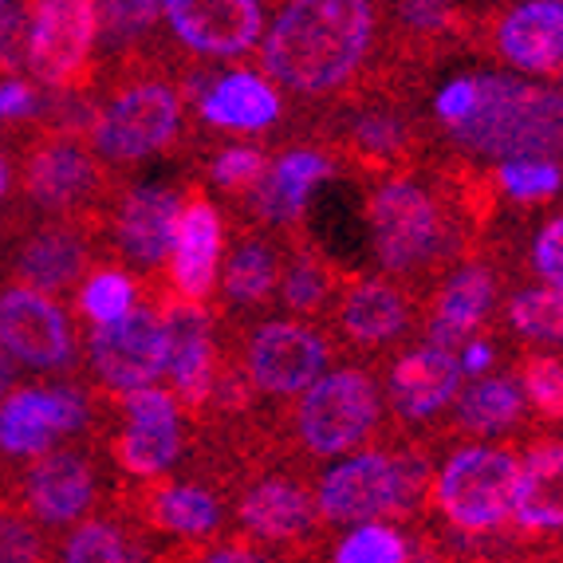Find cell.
I'll use <instances>...</instances> for the list:
<instances>
[{"instance_id":"1","label":"cell","mask_w":563,"mask_h":563,"mask_svg":"<svg viewBox=\"0 0 563 563\" xmlns=\"http://www.w3.org/2000/svg\"><path fill=\"white\" fill-rule=\"evenodd\" d=\"M375 0H288L264 32V71L296 95H331L363 71Z\"/></svg>"},{"instance_id":"2","label":"cell","mask_w":563,"mask_h":563,"mask_svg":"<svg viewBox=\"0 0 563 563\" xmlns=\"http://www.w3.org/2000/svg\"><path fill=\"white\" fill-rule=\"evenodd\" d=\"M453 142L477 158H560L563 91L517 76H477V107L453 126Z\"/></svg>"},{"instance_id":"3","label":"cell","mask_w":563,"mask_h":563,"mask_svg":"<svg viewBox=\"0 0 563 563\" xmlns=\"http://www.w3.org/2000/svg\"><path fill=\"white\" fill-rule=\"evenodd\" d=\"M426 465L386 453H358L339 461L320 485V512L343 525H366L386 512H406L418 500Z\"/></svg>"},{"instance_id":"4","label":"cell","mask_w":563,"mask_h":563,"mask_svg":"<svg viewBox=\"0 0 563 563\" xmlns=\"http://www.w3.org/2000/svg\"><path fill=\"white\" fill-rule=\"evenodd\" d=\"M517 473L520 461L505 450L488 445H470L457 450L438 473L433 497L445 520L465 532H488L508 520L512 497H517Z\"/></svg>"},{"instance_id":"5","label":"cell","mask_w":563,"mask_h":563,"mask_svg":"<svg viewBox=\"0 0 563 563\" xmlns=\"http://www.w3.org/2000/svg\"><path fill=\"white\" fill-rule=\"evenodd\" d=\"M378 422V390L366 371L343 366L320 375L308 386V395L296 413L300 438L316 457H335V453L355 450L366 442V433Z\"/></svg>"},{"instance_id":"6","label":"cell","mask_w":563,"mask_h":563,"mask_svg":"<svg viewBox=\"0 0 563 563\" xmlns=\"http://www.w3.org/2000/svg\"><path fill=\"white\" fill-rule=\"evenodd\" d=\"M178 91L162 79H142V84L122 87L111 99V107H103L95 119V151L111 162L151 158L178 134Z\"/></svg>"},{"instance_id":"7","label":"cell","mask_w":563,"mask_h":563,"mask_svg":"<svg viewBox=\"0 0 563 563\" xmlns=\"http://www.w3.org/2000/svg\"><path fill=\"white\" fill-rule=\"evenodd\" d=\"M366 221H371L375 256L390 273H413L442 249V213L422 186L406 178L375 189Z\"/></svg>"},{"instance_id":"8","label":"cell","mask_w":563,"mask_h":563,"mask_svg":"<svg viewBox=\"0 0 563 563\" xmlns=\"http://www.w3.org/2000/svg\"><path fill=\"white\" fill-rule=\"evenodd\" d=\"M29 67L44 87H71L91 64L99 20L95 0H32Z\"/></svg>"},{"instance_id":"9","label":"cell","mask_w":563,"mask_h":563,"mask_svg":"<svg viewBox=\"0 0 563 563\" xmlns=\"http://www.w3.org/2000/svg\"><path fill=\"white\" fill-rule=\"evenodd\" d=\"M166 24L198 56L233 59L264 40L261 0H162Z\"/></svg>"},{"instance_id":"10","label":"cell","mask_w":563,"mask_h":563,"mask_svg":"<svg viewBox=\"0 0 563 563\" xmlns=\"http://www.w3.org/2000/svg\"><path fill=\"white\" fill-rule=\"evenodd\" d=\"M91 366L114 390L151 386L166 371V328L154 311L131 308L122 320L99 323L91 335Z\"/></svg>"},{"instance_id":"11","label":"cell","mask_w":563,"mask_h":563,"mask_svg":"<svg viewBox=\"0 0 563 563\" xmlns=\"http://www.w3.org/2000/svg\"><path fill=\"white\" fill-rule=\"evenodd\" d=\"M328 366V343L300 323H264L249 339V378L264 395H300Z\"/></svg>"},{"instance_id":"12","label":"cell","mask_w":563,"mask_h":563,"mask_svg":"<svg viewBox=\"0 0 563 563\" xmlns=\"http://www.w3.org/2000/svg\"><path fill=\"white\" fill-rule=\"evenodd\" d=\"M0 347L29 366H64L71 358V328L44 291L9 288L0 291Z\"/></svg>"},{"instance_id":"13","label":"cell","mask_w":563,"mask_h":563,"mask_svg":"<svg viewBox=\"0 0 563 563\" xmlns=\"http://www.w3.org/2000/svg\"><path fill=\"white\" fill-rule=\"evenodd\" d=\"M87 406L76 390H16L0 402V450L32 457L52 445L56 433L79 430Z\"/></svg>"},{"instance_id":"14","label":"cell","mask_w":563,"mask_h":563,"mask_svg":"<svg viewBox=\"0 0 563 563\" xmlns=\"http://www.w3.org/2000/svg\"><path fill=\"white\" fill-rule=\"evenodd\" d=\"M500 59L532 76H555L563 67V0H525L493 29Z\"/></svg>"},{"instance_id":"15","label":"cell","mask_w":563,"mask_h":563,"mask_svg":"<svg viewBox=\"0 0 563 563\" xmlns=\"http://www.w3.org/2000/svg\"><path fill=\"white\" fill-rule=\"evenodd\" d=\"M24 181H29V194L44 209H71L95 194V186H99V166H95V158L79 142L52 139V142H44L36 154H29Z\"/></svg>"},{"instance_id":"16","label":"cell","mask_w":563,"mask_h":563,"mask_svg":"<svg viewBox=\"0 0 563 563\" xmlns=\"http://www.w3.org/2000/svg\"><path fill=\"white\" fill-rule=\"evenodd\" d=\"M217 261H221V217L209 201H186L174 233V280L186 300H201L213 291Z\"/></svg>"},{"instance_id":"17","label":"cell","mask_w":563,"mask_h":563,"mask_svg":"<svg viewBox=\"0 0 563 563\" xmlns=\"http://www.w3.org/2000/svg\"><path fill=\"white\" fill-rule=\"evenodd\" d=\"M181 201L162 186H139L119 209V244L139 264H162L174 253Z\"/></svg>"},{"instance_id":"18","label":"cell","mask_w":563,"mask_h":563,"mask_svg":"<svg viewBox=\"0 0 563 563\" xmlns=\"http://www.w3.org/2000/svg\"><path fill=\"white\" fill-rule=\"evenodd\" d=\"M280 95L273 91V84L253 71H233L209 84V91L201 95V119L217 131H236V134H256L268 131L280 119Z\"/></svg>"},{"instance_id":"19","label":"cell","mask_w":563,"mask_h":563,"mask_svg":"<svg viewBox=\"0 0 563 563\" xmlns=\"http://www.w3.org/2000/svg\"><path fill=\"white\" fill-rule=\"evenodd\" d=\"M166 371L178 383V395L189 406H201L213 390V347H209V320L201 308H169L166 320Z\"/></svg>"},{"instance_id":"20","label":"cell","mask_w":563,"mask_h":563,"mask_svg":"<svg viewBox=\"0 0 563 563\" xmlns=\"http://www.w3.org/2000/svg\"><path fill=\"white\" fill-rule=\"evenodd\" d=\"M461 386V363L453 358V351L442 347H422L410 351L406 358H398L395 375H390V395L402 418L418 422L438 413Z\"/></svg>"},{"instance_id":"21","label":"cell","mask_w":563,"mask_h":563,"mask_svg":"<svg viewBox=\"0 0 563 563\" xmlns=\"http://www.w3.org/2000/svg\"><path fill=\"white\" fill-rule=\"evenodd\" d=\"M95 497V477L76 453H47L29 473V505L47 525L76 520Z\"/></svg>"},{"instance_id":"22","label":"cell","mask_w":563,"mask_h":563,"mask_svg":"<svg viewBox=\"0 0 563 563\" xmlns=\"http://www.w3.org/2000/svg\"><path fill=\"white\" fill-rule=\"evenodd\" d=\"M512 517L520 528H563V445H544L520 465Z\"/></svg>"},{"instance_id":"23","label":"cell","mask_w":563,"mask_h":563,"mask_svg":"<svg viewBox=\"0 0 563 563\" xmlns=\"http://www.w3.org/2000/svg\"><path fill=\"white\" fill-rule=\"evenodd\" d=\"M241 520L261 540H291V536H303L311 528L316 500L291 481H261L244 493Z\"/></svg>"},{"instance_id":"24","label":"cell","mask_w":563,"mask_h":563,"mask_svg":"<svg viewBox=\"0 0 563 563\" xmlns=\"http://www.w3.org/2000/svg\"><path fill=\"white\" fill-rule=\"evenodd\" d=\"M331 174V158L320 151H288L264 174L256 189V209L268 221H296L308 206L311 189Z\"/></svg>"},{"instance_id":"25","label":"cell","mask_w":563,"mask_h":563,"mask_svg":"<svg viewBox=\"0 0 563 563\" xmlns=\"http://www.w3.org/2000/svg\"><path fill=\"white\" fill-rule=\"evenodd\" d=\"M488 303H493V276L485 268H461L442 291L438 316L430 323V347H442V351L465 347L473 328L485 320Z\"/></svg>"},{"instance_id":"26","label":"cell","mask_w":563,"mask_h":563,"mask_svg":"<svg viewBox=\"0 0 563 563\" xmlns=\"http://www.w3.org/2000/svg\"><path fill=\"white\" fill-rule=\"evenodd\" d=\"M339 323L355 343H386L406 328V300L390 284L366 280L351 288V296L339 308Z\"/></svg>"},{"instance_id":"27","label":"cell","mask_w":563,"mask_h":563,"mask_svg":"<svg viewBox=\"0 0 563 563\" xmlns=\"http://www.w3.org/2000/svg\"><path fill=\"white\" fill-rule=\"evenodd\" d=\"M84 244L64 229H47L32 236L20 253V280L36 291H59L84 273Z\"/></svg>"},{"instance_id":"28","label":"cell","mask_w":563,"mask_h":563,"mask_svg":"<svg viewBox=\"0 0 563 563\" xmlns=\"http://www.w3.org/2000/svg\"><path fill=\"white\" fill-rule=\"evenodd\" d=\"M114 453H119L122 470L134 473V477H158L181 453L178 422H142V418H131V430L119 438Z\"/></svg>"},{"instance_id":"29","label":"cell","mask_w":563,"mask_h":563,"mask_svg":"<svg viewBox=\"0 0 563 563\" xmlns=\"http://www.w3.org/2000/svg\"><path fill=\"white\" fill-rule=\"evenodd\" d=\"M461 426L473 433H500L520 418V390L508 378H481L461 395Z\"/></svg>"},{"instance_id":"30","label":"cell","mask_w":563,"mask_h":563,"mask_svg":"<svg viewBox=\"0 0 563 563\" xmlns=\"http://www.w3.org/2000/svg\"><path fill=\"white\" fill-rule=\"evenodd\" d=\"M154 525L178 536H206L217 528V500L194 485L166 488L154 497Z\"/></svg>"},{"instance_id":"31","label":"cell","mask_w":563,"mask_h":563,"mask_svg":"<svg viewBox=\"0 0 563 563\" xmlns=\"http://www.w3.org/2000/svg\"><path fill=\"white\" fill-rule=\"evenodd\" d=\"M162 0H95V20H99V44L126 47L142 40L158 24Z\"/></svg>"},{"instance_id":"32","label":"cell","mask_w":563,"mask_h":563,"mask_svg":"<svg viewBox=\"0 0 563 563\" xmlns=\"http://www.w3.org/2000/svg\"><path fill=\"white\" fill-rule=\"evenodd\" d=\"M508 320L525 339L536 343H563V288H532L520 291Z\"/></svg>"},{"instance_id":"33","label":"cell","mask_w":563,"mask_h":563,"mask_svg":"<svg viewBox=\"0 0 563 563\" xmlns=\"http://www.w3.org/2000/svg\"><path fill=\"white\" fill-rule=\"evenodd\" d=\"M276 284V256L268 244L261 241H249L241 244L233 253V261H229L225 268V291L233 296V300L241 303H253V300H264L268 291H273Z\"/></svg>"},{"instance_id":"34","label":"cell","mask_w":563,"mask_h":563,"mask_svg":"<svg viewBox=\"0 0 563 563\" xmlns=\"http://www.w3.org/2000/svg\"><path fill=\"white\" fill-rule=\"evenodd\" d=\"M497 181L512 201H548L560 194L563 169L555 158H512L500 162Z\"/></svg>"},{"instance_id":"35","label":"cell","mask_w":563,"mask_h":563,"mask_svg":"<svg viewBox=\"0 0 563 563\" xmlns=\"http://www.w3.org/2000/svg\"><path fill=\"white\" fill-rule=\"evenodd\" d=\"M406 540L398 536V528L366 520L355 532L339 544L335 563H406Z\"/></svg>"},{"instance_id":"36","label":"cell","mask_w":563,"mask_h":563,"mask_svg":"<svg viewBox=\"0 0 563 563\" xmlns=\"http://www.w3.org/2000/svg\"><path fill=\"white\" fill-rule=\"evenodd\" d=\"M84 316L91 323H114L134 308V280L122 273H95L84 284Z\"/></svg>"},{"instance_id":"37","label":"cell","mask_w":563,"mask_h":563,"mask_svg":"<svg viewBox=\"0 0 563 563\" xmlns=\"http://www.w3.org/2000/svg\"><path fill=\"white\" fill-rule=\"evenodd\" d=\"M398 24L413 40H445L457 32V0H398Z\"/></svg>"},{"instance_id":"38","label":"cell","mask_w":563,"mask_h":563,"mask_svg":"<svg viewBox=\"0 0 563 563\" xmlns=\"http://www.w3.org/2000/svg\"><path fill=\"white\" fill-rule=\"evenodd\" d=\"M64 563H131V548L111 525L95 520V525H84L67 540Z\"/></svg>"},{"instance_id":"39","label":"cell","mask_w":563,"mask_h":563,"mask_svg":"<svg viewBox=\"0 0 563 563\" xmlns=\"http://www.w3.org/2000/svg\"><path fill=\"white\" fill-rule=\"evenodd\" d=\"M29 52H32V12L29 4H4L0 9V71H20L29 67Z\"/></svg>"},{"instance_id":"40","label":"cell","mask_w":563,"mask_h":563,"mask_svg":"<svg viewBox=\"0 0 563 563\" xmlns=\"http://www.w3.org/2000/svg\"><path fill=\"white\" fill-rule=\"evenodd\" d=\"M520 378H525V390L536 402V410L548 413V418H563V363L536 355L525 363Z\"/></svg>"},{"instance_id":"41","label":"cell","mask_w":563,"mask_h":563,"mask_svg":"<svg viewBox=\"0 0 563 563\" xmlns=\"http://www.w3.org/2000/svg\"><path fill=\"white\" fill-rule=\"evenodd\" d=\"M351 139L371 158H395V154L406 151V126L390 114H363L351 126Z\"/></svg>"},{"instance_id":"42","label":"cell","mask_w":563,"mask_h":563,"mask_svg":"<svg viewBox=\"0 0 563 563\" xmlns=\"http://www.w3.org/2000/svg\"><path fill=\"white\" fill-rule=\"evenodd\" d=\"M264 174H268V162L253 146H233V151H221L213 158V181L225 189H249L261 186Z\"/></svg>"},{"instance_id":"43","label":"cell","mask_w":563,"mask_h":563,"mask_svg":"<svg viewBox=\"0 0 563 563\" xmlns=\"http://www.w3.org/2000/svg\"><path fill=\"white\" fill-rule=\"evenodd\" d=\"M328 296V276L316 261L300 256L291 264L288 276H284V300H288L291 311H316Z\"/></svg>"},{"instance_id":"44","label":"cell","mask_w":563,"mask_h":563,"mask_svg":"<svg viewBox=\"0 0 563 563\" xmlns=\"http://www.w3.org/2000/svg\"><path fill=\"white\" fill-rule=\"evenodd\" d=\"M473 107H477V76H461V79H450V84L438 91V99H433V114L445 122V126H457V122H465L473 114Z\"/></svg>"},{"instance_id":"45","label":"cell","mask_w":563,"mask_h":563,"mask_svg":"<svg viewBox=\"0 0 563 563\" xmlns=\"http://www.w3.org/2000/svg\"><path fill=\"white\" fill-rule=\"evenodd\" d=\"M532 264L552 288H563V217H555V221H548L540 229L532 249Z\"/></svg>"},{"instance_id":"46","label":"cell","mask_w":563,"mask_h":563,"mask_svg":"<svg viewBox=\"0 0 563 563\" xmlns=\"http://www.w3.org/2000/svg\"><path fill=\"white\" fill-rule=\"evenodd\" d=\"M0 563H40V540L20 517H0Z\"/></svg>"},{"instance_id":"47","label":"cell","mask_w":563,"mask_h":563,"mask_svg":"<svg viewBox=\"0 0 563 563\" xmlns=\"http://www.w3.org/2000/svg\"><path fill=\"white\" fill-rule=\"evenodd\" d=\"M32 111H36V91L20 79H0V122L24 119Z\"/></svg>"},{"instance_id":"48","label":"cell","mask_w":563,"mask_h":563,"mask_svg":"<svg viewBox=\"0 0 563 563\" xmlns=\"http://www.w3.org/2000/svg\"><path fill=\"white\" fill-rule=\"evenodd\" d=\"M488 363H493V347H488V343H481V339L465 343V358H461V371H470V375H481V371H485Z\"/></svg>"},{"instance_id":"49","label":"cell","mask_w":563,"mask_h":563,"mask_svg":"<svg viewBox=\"0 0 563 563\" xmlns=\"http://www.w3.org/2000/svg\"><path fill=\"white\" fill-rule=\"evenodd\" d=\"M206 563H261L253 552H241V548H229V552H217V555H209Z\"/></svg>"},{"instance_id":"50","label":"cell","mask_w":563,"mask_h":563,"mask_svg":"<svg viewBox=\"0 0 563 563\" xmlns=\"http://www.w3.org/2000/svg\"><path fill=\"white\" fill-rule=\"evenodd\" d=\"M9 383H12V363H9V351L0 347V395L9 390Z\"/></svg>"},{"instance_id":"51","label":"cell","mask_w":563,"mask_h":563,"mask_svg":"<svg viewBox=\"0 0 563 563\" xmlns=\"http://www.w3.org/2000/svg\"><path fill=\"white\" fill-rule=\"evenodd\" d=\"M4 194H9V162L0 158V198H4Z\"/></svg>"},{"instance_id":"52","label":"cell","mask_w":563,"mask_h":563,"mask_svg":"<svg viewBox=\"0 0 563 563\" xmlns=\"http://www.w3.org/2000/svg\"><path fill=\"white\" fill-rule=\"evenodd\" d=\"M4 4H12V0H0V9H4Z\"/></svg>"},{"instance_id":"53","label":"cell","mask_w":563,"mask_h":563,"mask_svg":"<svg viewBox=\"0 0 563 563\" xmlns=\"http://www.w3.org/2000/svg\"><path fill=\"white\" fill-rule=\"evenodd\" d=\"M555 76H563V67H560V71H555Z\"/></svg>"}]
</instances>
